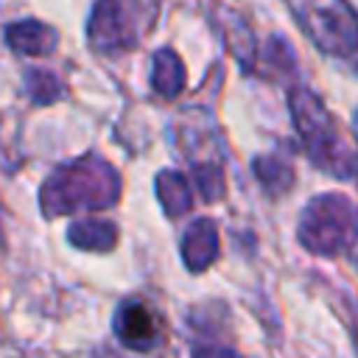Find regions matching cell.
<instances>
[{"instance_id":"4fadbf2b","label":"cell","mask_w":358,"mask_h":358,"mask_svg":"<svg viewBox=\"0 0 358 358\" xmlns=\"http://www.w3.org/2000/svg\"><path fill=\"white\" fill-rule=\"evenodd\" d=\"M28 92L34 95L36 103H50L62 95V84L53 73H42V70H34L28 73Z\"/></svg>"},{"instance_id":"7a4b0ae2","label":"cell","mask_w":358,"mask_h":358,"mask_svg":"<svg viewBox=\"0 0 358 358\" xmlns=\"http://www.w3.org/2000/svg\"><path fill=\"white\" fill-rule=\"evenodd\" d=\"M291 115L296 120V129L310 151V157L324 168L338 176L358 173V154H352L338 134V126L333 123L330 112L322 106L316 95L308 90H294L291 92Z\"/></svg>"},{"instance_id":"3957f363","label":"cell","mask_w":358,"mask_h":358,"mask_svg":"<svg viewBox=\"0 0 358 358\" xmlns=\"http://www.w3.org/2000/svg\"><path fill=\"white\" fill-rule=\"evenodd\" d=\"M299 241L316 255H341L358 241V207L341 196H316L299 221Z\"/></svg>"},{"instance_id":"5b68a950","label":"cell","mask_w":358,"mask_h":358,"mask_svg":"<svg viewBox=\"0 0 358 358\" xmlns=\"http://www.w3.org/2000/svg\"><path fill=\"white\" fill-rule=\"evenodd\" d=\"M87 34L95 50H103V53L129 50L137 42L134 14L129 0H98L90 17Z\"/></svg>"},{"instance_id":"9c48e42d","label":"cell","mask_w":358,"mask_h":358,"mask_svg":"<svg viewBox=\"0 0 358 358\" xmlns=\"http://www.w3.org/2000/svg\"><path fill=\"white\" fill-rule=\"evenodd\" d=\"M70 243L84 252H109L117 241V227L103 218H81L70 227Z\"/></svg>"},{"instance_id":"7c38bea8","label":"cell","mask_w":358,"mask_h":358,"mask_svg":"<svg viewBox=\"0 0 358 358\" xmlns=\"http://www.w3.org/2000/svg\"><path fill=\"white\" fill-rule=\"evenodd\" d=\"M255 173L263 182V187L271 190V193H282L294 182V168L280 157H257L255 159Z\"/></svg>"},{"instance_id":"6da1fadb","label":"cell","mask_w":358,"mask_h":358,"mask_svg":"<svg viewBox=\"0 0 358 358\" xmlns=\"http://www.w3.org/2000/svg\"><path fill=\"white\" fill-rule=\"evenodd\" d=\"M120 196L117 171L101 157H81L70 165L56 168L39 193L45 215H67L81 210H106Z\"/></svg>"},{"instance_id":"277c9868","label":"cell","mask_w":358,"mask_h":358,"mask_svg":"<svg viewBox=\"0 0 358 358\" xmlns=\"http://www.w3.org/2000/svg\"><path fill=\"white\" fill-rule=\"evenodd\" d=\"M302 31L330 56L358 50V14L347 0H285Z\"/></svg>"},{"instance_id":"8fae6325","label":"cell","mask_w":358,"mask_h":358,"mask_svg":"<svg viewBox=\"0 0 358 358\" xmlns=\"http://www.w3.org/2000/svg\"><path fill=\"white\" fill-rule=\"evenodd\" d=\"M157 196H159V201H162V207H165V213L171 218L187 213L190 204H193V196H190L187 182L179 173H173V171H162L157 176Z\"/></svg>"},{"instance_id":"8992f818","label":"cell","mask_w":358,"mask_h":358,"mask_svg":"<svg viewBox=\"0 0 358 358\" xmlns=\"http://www.w3.org/2000/svg\"><path fill=\"white\" fill-rule=\"evenodd\" d=\"M115 336L129 350H151L159 341V319L145 302L129 299L115 313Z\"/></svg>"},{"instance_id":"30bf717a","label":"cell","mask_w":358,"mask_h":358,"mask_svg":"<svg viewBox=\"0 0 358 358\" xmlns=\"http://www.w3.org/2000/svg\"><path fill=\"white\" fill-rule=\"evenodd\" d=\"M151 84L159 95L173 98L182 87H185V67L179 62V56L173 50H159L154 53V64H151Z\"/></svg>"},{"instance_id":"5bb4252c","label":"cell","mask_w":358,"mask_h":358,"mask_svg":"<svg viewBox=\"0 0 358 358\" xmlns=\"http://www.w3.org/2000/svg\"><path fill=\"white\" fill-rule=\"evenodd\" d=\"M193 358H238V352H235V350H229V347L199 344V347H193Z\"/></svg>"},{"instance_id":"ba28073f","label":"cell","mask_w":358,"mask_h":358,"mask_svg":"<svg viewBox=\"0 0 358 358\" xmlns=\"http://www.w3.org/2000/svg\"><path fill=\"white\" fill-rule=\"evenodd\" d=\"M182 257H185L190 271H201V268H207L218 257V229H215L213 221L201 218V221H196L185 232V238H182Z\"/></svg>"},{"instance_id":"9a60e30c","label":"cell","mask_w":358,"mask_h":358,"mask_svg":"<svg viewBox=\"0 0 358 358\" xmlns=\"http://www.w3.org/2000/svg\"><path fill=\"white\" fill-rule=\"evenodd\" d=\"M355 137H358V112H355Z\"/></svg>"},{"instance_id":"52a82bcc","label":"cell","mask_w":358,"mask_h":358,"mask_svg":"<svg viewBox=\"0 0 358 358\" xmlns=\"http://www.w3.org/2000/svg\"><path fill=\"white\" fill-rule=\"evenodd\" d=\"M6 42L14 53L22 56H50L59 45V36L50 25L39 20H20L6 28Z\"/></svg>"}]
</instances>
